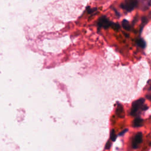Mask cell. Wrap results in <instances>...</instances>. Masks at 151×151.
Masks as SVG:
<instances>
[{"label": "cell", "instance_id": "obj_11", "mask_svg": "<svg viewBox=\"0 0 151 151\" xmlns=\"http://www.w3.org/2000/svg\"><path fill=\"white\" fill-rule=\"evenodd\" d=\"M97 10V8H92V9H90V10H88V13L89 14H92L93 13H94L95 11H96Z\"/></svg>", "mask_w": 151, "mask_h": 151}, {"label": "cell", "instance_id": "obj_3", "mask_svg": "<svg viewBox=\"0 0 151 151\" xmlns=\"http://www.w3.org/2000/svg\"><path fill=\"white\" fill-rule=\"evenodd\" d=\"M142 133L141 132H138L135 136L133 141H132V147L135 149H137L139 145L142 143Z\"/></svg>", "mask_w": 151, "mask_h": 151}, {"label": "cell", "instance_id": "obj_12", "mask_svg": "<svg viewBox=\"0 0 151 151\" xmlns=\"http://www.w3.org/2000/svg\"><path fill=\"white\" fill-rule=\"evenodd\" d=\"M110 146H111V143H110V142H109V141H108V142H107L105 148H106V149H110Z\"/></svg>", "mask_w": 151, "mask_h": 151}, {"label": "cell", "instance_id": "obj_1", "mask_svg": "<svg viewBox=\"0 0 151 151\" xmlns=\"http://www.w3.org/2000/svg\"><path fill=\"white\" fill-rule=\"evenodd\" d=\"M145 99L143 98H140L136 101H135L132 105L131 114L133 116H135L138 113L139 110H142V111L145 110L147 109L146 106H144Z\"/></svg>", "mask_w": 151, "mask_h": 151}, {"label": "cell", "instance_id": "obj_9", "mask_svg": "<svg viewBox=\"0 0 151 151\" xmlns=\"http://www.w3.org/2000/svg\"><path fill=\"white\" fill-rule=\"evenodd\" d=\"M116 138H117V136L116 135V132L114 131V130H112L111 132H110V139L112 141L114 142L116 140Z\"/></svg>", "mask_w": 151, "mask_h": 151}, {"label": "cell", "instance_id": "obj_4", "mask_svg": "<svg viewBox=\"0 0 151 151\" xmlns=\"http://www.w3.org/2000/svg\"><path fill=\"white\" fill-rule=\"evenodd\" d=\"M112 24V22L109 21L108 19L103 16L100 18L99 21H98V25L99 27H103L104 28H107L109 27H111Z\"/></svg>", "mask_w": 151, "mask_h": 151}, {"label": "cell", "instance_id": "obj_7", "mask_svg": "<svg viewBox=\"0 0 151 151\" xmlns=\"http://www.w3.org/2000/svg\"><path fill=\"white\" fill-rule=\"evenodd\" d=\"M122 26H123L124 28L125 29L127 30V31H130L131 29V25H130L129 22L126 20H124L122 21Z\"/></svg>", "mask_w": 151, "mask_h": 151}, {"label": "cell", "instance_id": "obj_14", "mask_svg": "<svg viewBox=\"0 0 151 151\" xmlns=\"http://www.w3.org/2000/svg\"><path fill=\"white\" fill-rule=\"evenodd\" d=\"M146 98H147V99H149V100H150V101H151V94L147 95L146 96Z\"/></svg>", "mask_w": 151, "mask_h": 151}, {"label": "cell", "instance_id": "obj_5", "mask_svg": "<svg viewBox=\"0 0 151 151\" xmlns=\"http://www.w3.org/2000/svg\"><path fill=\"white\" fill-rule=\"evenodd\" d=\"M116 113L119 117L123 118L124 117L125 113H124V107L122 106V105H120L119 103L117 104V106L116 107Z\"/></svg>", "mask_w": 151, "mask_h": 151}, {"label": "cell", "instance_id": "obj_8", "mask_svg": "<svg viewBox=\"0 0 151 151\" xmlns=\"http://www.w3.org/2000/svg\"><path fill=\"white\" fill-rule=\"evenodd\" d=\"M136 43L139 47H140L142 48H144L146 46V43H145V41L142 39H139L138 40H137Z\"/></svg>", "mask_w": 151, "mask_h": 151}, {"label": "cell", "instance_id": "obj_13", "mask_svg": "<svg viewBox=\"0 0 151 151\" xmlns=\"http://www.w3.org/2000/svg\"><path fill=\"white\" fill-rule=\"evenodd\" d=\"M127 131H128V129H125V130H124L123 131H122L120 133H119V136H122V135H124L125 133H126Z\"/></svg>", "mask_w": 151, "mask_h": 151}, {"label": "cell", "instance_id": "obj_6", "mask_svg": "<svg viewBox=\"0 0 151 151\" xmlns=\"http://www.w3.org/2000/svg\"><path fill=\"white\" fill-rule=\"evenodd\" d=\"M143 123V120L140 117L136 118L133 122V126L135 128H139L142 126Z\"/></svg>", "mask_w": 151, "mask_h": 151}, {"label": "cell", "instance_id": "obj_2", "mask_svg": "<svg viewBox=\"0 0 151 151\" xmlns=\"http://www.w3.org/2000/svg\"><path fill=\"white\" fill-rule=\"evenodd\" d=\"M137 6V0H125V1L121 4L122 8L128 11H132Z\"/></svg>", "mask_w": 151, "mask_h": 151}, {"label": "cell", "instance_id": "obj_10", "mask_svg": "<svg viewBox=\"0 0 151 151\" xmlns=\"http://www.w3.org/2000/svg\"><path fill=\"white\" fill-rule=\"evenodd\" d=\"M111 27H112L113 28H114V29H116V30L119 29V28H120L119 24H116V23H113V22H112V26H111Z\"/></svg>", "mask_w": 151, "mask_h": 151}]
</instances>
